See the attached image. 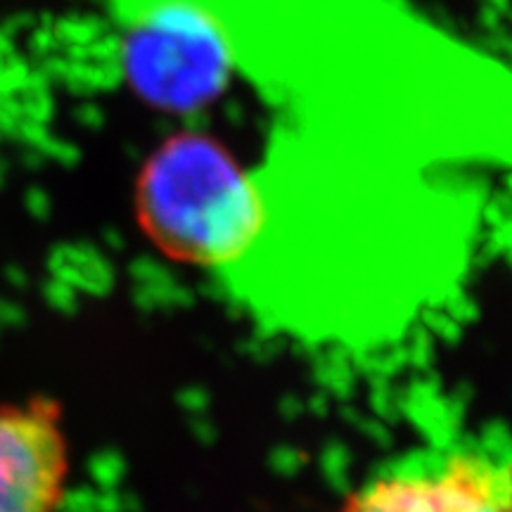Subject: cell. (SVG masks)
Here are the masks:
<instances>
[{
  "label": "cell",
  "instance_id": "cell-1",
  "mask_svg": "<svg viewBox=\"0 0 512 512\" xmlns=\"http://www.w3.org/2000/svg\"><path fill=\"white\" fill-rule=\"evenodd\" d=\"M136 219L178 264L235 261L264 226V202L219 140L185 131L147 159L136 181Z\"/></svg>",
  "mask_w": 512,
  "mask_h": 512
},
{
  "label": "cell",
  "instance_id": "cell-2",
  "mask_svg": "<svg viewBox=\"0 0 512 512\" xmlns=\"http://www.w3.org/2000/svg\"><path fill=\"white\" fill-rule=\"evenodd\" d=\"M69 479V441L60 403L0 406V512H57Z\"/></svg>",
  "mask_w": 512,
  "mask_h": 512
},
{
  "label": "cell",
  "instance_id": "cell-3",
  "mask_svg": "<svg viewBox=\"0 0 512 512\" xmlns=\"http://www.w3.org/2000/svg\"><path fill=\"white\" fill-rule=\"evenodd\" d=\"M342 512H510V463L451 456L368 482Z\"/></svg>",
  "mask_w": 512,
  "mask_h": 512
}]
</instances>
